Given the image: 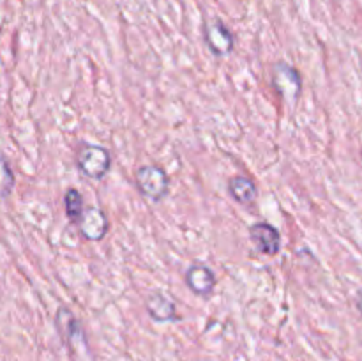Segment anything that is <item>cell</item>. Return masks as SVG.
Segmentation results:
<instances>
[{
    "label": "cell",
    "mask_w": 362,
    "mask_h": 361,
    "mask_svg": "<svg viewBox=\"0 0 362 361\" xmlns=\"http://www.w3.org/2000/svg\"><path fill=\"white\" fill-rule=\"evenodd\" d=\"M271 85L279 99L288 105H296L303 92V76L292 64L279 60V62L272 64Z\"/></svg>",
    "instance_id": "obj_1"
},
{
    "label": "cell",
    "mask_w": 362,
    "mask_h": 361,
    "mask_svg": "<svg viewBox=\"0 0 362 361\" xmlns=\"http://www.w3.org/2000/svg\"><path fill=\"white\" fill-rule=\"evenodd\" d=\"M76 166L88 179L101 180L112 170V154L103 145L81 144L76 152Z\"/></svg>",
    "instance_id": "obj_2"
},
{
    "label": "cell",
    "mask_w": 362,
    "mask_h": 361,
    "mask_svg": "<svg viewBox=\"0 0 362 361\" xmlns=\"http://www.w3.org/2000/svg\"><path fill=\"white\" fill-rule=\"evenodd\" d=\"M134 184L144 198L151 202H161L170 191V176L158 165H141L134 172Z\"/></svg>",
    "instance_id": "obj_3"
},
{
    "label": "cell",
    "mask_w": 362,
    "mask_h": 361,
    "mask_svg": "<svg viewBox=\"0 0 362 361\" xmlns=\"http://www.w3.org/2000/svg\"><path fill=\"white\" fill-rule=\"evenodd\" d=\"M184 282L194 296L207 299L214 294L216 285H218V276L211 265L204 264V262H193L184 273Z\"/></svg>",
    "instance_id": "obj_4"
},
{
    "label": "cell",
    "mask_w": 362,
    "mask_h": 361,
    "mask_svg": "<svg viewBox=\"0 0 362 361\" xmlns=\"http://www.w3.org/2000/svg\"><path fill=\"white\" fill-rule=\"evenodd\" d=\"M55 326L59 331L60 338H62L64 345L69 347L71 350L78 349V347L87 345V338H85L83 326H81L80 319L66 306H60L55 314Z\"/></svg>",
    "instance_id": "obj_5"
},
{
    "label": "cell",
    "mask_w": 362,
    "mask_h": 361,
    "mask_svg": "<svg viewBox=\"0 0 362 361\" xmlns=\"http://www.w3.org/2000/svg\"><path fill=\"white\" fill-rule=\"evenodd\" d=\"M204 41L212 55L226 57L235 48V35L221 20H211L204 27Z\"/></svg>",
    "instance_id": "obj_6"
},
{
    "label": "cell",
    "mask_w": 362,
    "mask_h": 361,
    "mask_svg": "<svg viewBox=\"0 0 362 361\" xmlns=\"http://www.w3.org/2000/svg\"><path fill=\"white\" fill-rule=\"evenodd\" d=\"M250 241L253 243L255 250L262 255L274 257L281 251V234L269 222H257L247 230Z\"/></svg>",
    "instance_id": "obj_7"
},
{
    "label": "cell",
    "mask_w": 362,
    "mask_h": 361,
    "mask_svg": "<svg viewBox=\"0 0 362 361\" xmlns=\"http://www.w3.org/2000/svg\"><path fill=\"white\" fill-rule=\"evenodd\" d=\"M145 310L148 317L158 324H166V322H179L182 315L177 311L175 301L172 299L168 292H152L145 299Z\"/></svg>",
    "instance_id": "obj_8"
},
{
    "label": "cell",
    "mask_w": 362,
    "mask_h": 361,
    "mask_svg": "<svg viewBox=\"0 0 362 361\" xmlns=\"http://www.w3.org/2000/svg\"><path fill=\"white\" fill-rule=\"evenodd\" d=\"M108 230L110 222L101 209L95 207V205L85 207L83 214H81L80 222H78V232H80V236L85 241H90V243L103 241L106 234H108Z\"/></svg>",
    "instance_id": "obj_9"
},
{
    "label": "cell",
    "mask_w": 362,
    "mask_h": 361,
    "mask_svg": "<svg viewBox=\"0 0 362 361\" xmlns=\"http://www.w3.org/2000/svg\"><path fill=\"white\" fill-rule=\"evenodd\" d=\"M228 193L237 204L251 205L258 198V188L253 179L246 176H232L228 179Z\"/></svg>",
    "instance_id": "obj_10"
},
{
    "label": "cell",
    "mask_w": 362,
    "mask_h": 361,
    "mask_svg": "<svg viewBox=\"0 0 362 361\" xmlns=\"http://www.w3.org/2000/svg\"><path fill=\"white\" fill-rule=\"evenodd\" d=\"M64 211H66L67 219L73 225H78V222H80L81 214L85 211V202L83 195L76 188H67L66 193H64Z\"/></svg>",
    "instance_id": "obj_11"
},
{
    "label": "cell",
    "mask_w": 362,
    "mask_h": 361,
    "mask_svg": "<svg viewBox=\"0 0 362 361\" xmlns=\"http://www.w3.org/2000/svg\"><path fill=\"white\" fill-rule=\"evenodd\" d=\"M16 184V177H14L13 168H11L9 161L0 154V200L9 197Z\"/></svg>",
    "instance_id": "obj_12"
},
{
    "label": "cell",
    "mask_w": 362,
    "mask_h": 361,
    "mask_svg": "<svg viewBox=\"0 0 362 361\" xmlns=\"http://www.w3.org/2000/svg\"><path fill=\"white\" fill-rule=\"evenodd\" d=\"M356 306H357V311L361 314L362 317V287L359 290H357V296H356Z\"/></svg>",
    "instance_id": "obj_13"
}]
</instances>
